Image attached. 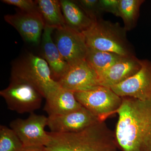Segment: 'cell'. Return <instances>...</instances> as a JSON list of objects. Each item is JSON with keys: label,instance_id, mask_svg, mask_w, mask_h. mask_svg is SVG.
<instances>
[{"label": "cell", "instance_id": "obj_17", "mask_svg": "<svg viewBox=\"0 0 151 151\" xmlns=\"http://www.w3.org/2000/svg\"><path fill=\"white\" fill-rule=\"evenodd\" d=\"M36 2L45 26L56 29L66 25L60 1L37 0Z\"/></svg>", "mask_w": 151, "mask_h": 151}, {"label": "cell", "instance_id": "obj_22", "mask_svg": "<svg viewBox=\"0 0 151 151\" xmlns=\"http://www.w3.org/2000/svg\"><path fill=\"white\" fill-rule=\"evenodd\" d=\"M1 1L5 4L16 6L21 11L26 12H39L36 1L32 0H2Z\"/></svg>", "mask_w": 151, "mask_h": 151}, {"label": "cell", "instance_id": "obj_7", "mask_svg": "<svg viewBox=\"0 0 151 151\" xmlns=\"http://www.w3.org/2000/svg\"><path fill=\"white\" fill-rule=\"evenodd\" d=\"M47 121L46 116L33 113L27 119H17L12 121L10 126L19 138L24 147H46L50 142L48 132L45 130L47 126Z\"/></svg>", "mask_w": 151, "mask_h": 151}, {"label": "cell", "instance_id": "obj_13", "mask_svg": "<svg viewBox=\"0 0 151 151\" xmlns=\"http://www.w3.org/2000/svg\"><path fill=\"white\" fill-rule=\"evenodd\" d=\"M142 65V60L136 56L124 57L98 75L99 85L111 88L134 75Z\"/></svg>", "mask_w": 151, "mask_h": 151}, {"label": "cell", "instance_id": "obj_5", "mask_svg": "<svg viewBox=\"0 0 151 151\" xmlns=\"http://www.w3.org/2000/svg\"><path fill=\"white\" fill-rule=\"evenodd\" d=\"M8 108L19 114L33 113L40 108L43 96L33 85L22 78L11 76L8 86L0 92Z\"/></svg>", "mask_w": 151, "mask_h": 151}, {"label": "cell", "instance_id": "obj_11", "mask_svg": "<svg viewBox=\"0 0 151 151\" xmlns=\"http://www.w3.org/2000/svg\"><path fill=\"white\" fill-rule=\"evenodd\" d=\"M57 82L63 88L74 92L88 91L100 86L98 75L86 60L70 65Z\"/></svg>", "mask_w": 151, "mask_h": 151}, {"label": "cell", "instance_id": "obj_6", "mask_svg": "<svg viewBox=\"0 0 151 151\" xmlns=\"http://www.w3.org/2000/svg\"><path fill=\"white\" fill-rule=\"evenodd\" d=\"M74 94L81 105L101 122L117 113L123 100L111 88L101 86L88 91L74 92Z\"/></svg>", "mask_w": 151, "mask_h": 151}, {"label": "cell", "instance_id": "obj_20", "mask_svg": "<svg viewBox=\"0 0 151 151\" xmlns=\"http://www.w3.org/2000/svg\"><path fill=\"white\" fill-rule=\"evenodd\" d=\"M23 147L13 130L5 126H0V151H20Z\"/></svg>", "mask_w": 151, "mask_h": 151}, {"label": "cell", "instance_id": "obj_4", "mask_svg": "<svg viewBox=\"0 0 151 151\" xmlns=\"http://www.w3.org/2000/svg\"><path fill=\"white\" fill-rule=\"evenodd\" d=\"M11 76L29 82L45 99L60 86L52 78L46 60L32 53H29L15 64L12 69Z\"/></svg>", "mask_w": 151, "mask_h": 151}, {"label": "cell", "instance_id": "obj_15", "mask_svg": "<svg viewBox=\"0 0 151 151\" xmlns=\"http://www.w3.org/2000/svg\"><path fill=\"white\" fill-rule=\"evenodd\" d=\"M45 99L44 110L48 116L64 115L82 107L76 100L74 92L61 86L48 95Z\"/></svg>", "mask_w": 151, "mask_h": 151}, {"label": "cell", "instance_id": "obj_3", "mask_svg": "<svg viewBox=\"0 0 151 151\" xmlns=\"http://www.w3.org/2000/svg\"><path fill=\"white\" fill-rule=\"evenodd\" d=\"M127 31L118 23L101 18L82 33L88 48L113 52L123 57L136 56L127 38Z\"/></svg>", "mask_w": 151, "mask_h": 151}, {"label": "cell", "instance_id": "obj_21", "mask_svg": "<svg viewBox=\"0 0 151 151\" xmlns=\"http://www.w3.org/2000/svg\"><path fill=\"white\" fill-rule=\"evenodd\" d=\"M81 8L94 21L102 18L103 12L99 6V0H79L76 1Z\"/></svg>", "mask_w": 151, "mask_h": 151}, {"label": "cell", "instance_id": "obj_8", "mask_svg": "<svg viewBox=\"0 0 151 151\" xmlns=\"http://www.w3.org/2000/svg\"><path fill=\"white\" fill-rule=\"evenodd\" d=\"M55 30V43L69 65L85 60L88 47L83 34L67 25Z\"/></svg>", "mask_w": 151, "mask_h": 151}, {"label": "cell", "instance_id": "obj_14", "mask_svg": "<svg viewBox=\"0 0 151 151\" xmlns=\"http://www.w3.org/2000/svg\"><path fill=\"white\" fill-rule=\"evenodd\" d=\"M55 30L45 26L42 36V50L43 58L48 63L52 78L58 81L66 73L70 65L61 56L52 39Z\"/></svg>", "mask_w": 151, "mask_h": 151}, {"label": "cell", "instance_id": "obj_1", "mask_svg": "<svg viewBox=\"0 0 151 151\" xmlns=\"http://www.w3.org/2000/svg\"><path fill=\"white\" fill-rule=\"evenodd\" d=\"M115 133L122 151H151V98L123 97Z\"/></svg>", "mask_w": 151, "mask_h": 151}, {"label": "cell", "instance_id": "obj_16", "mask_svg": "<svg viewBox=\"0 0 151 151\" xmlns=\"http://www.w3.org/2000/svg\"><path fill=\"white\" fill-rule=\"evenodd\" d=\"M60 2L66 25L81 33L91 27L94 21L76 1L60 0Z\"/></svg>", "mask_w": 151, "mask_h": 151}, {"label": "cell", "instance_id": "obj_10", "mask_svg": "<svg viewBox=\"0 0 151 151\" xmlns=\"http://www.w3.org/2000/svg\"><path fill=\"white\" fill-rule=\"evenodd\" d=\"M47 127L52 132H78L100 121L89 110L82 106L78 110L64 115L48 116Z\"/></svg>", "mask_w": 151, "mask_h": 151}, {"label": "cell", "instance_id": "obj_24", "mask_svg": "<svg viewBox=\"0 0 151 151\" xmlns=\"http://www.w3.org/2000/svg\"><path fill=\"white\" fill-rule=\"evenodd\" d=\"M20 151H48L46 147L43 146L23 147Z\"/></svg>", "mask_w": 151, "mask_h": 151}, {"label": "cell", "instance_id": "obj_23", "mask_svg": "<svg viewBox=\"0 0 151 151\" xmlns=\"http://www.w3.org/2000/svg\"><path fill=\"white\" fill-rule=\"evenodd\" d=\"M120 0H99V6L103 12H106L119 15V5Z\"/></svg>", "mask_w": 151, "mask_h": 151}, {"label": "cell", "instance_id": "obj_19", "mask_svg": "<svg viewBox=\"0 0 151 151\" xmlns=\"http://www.w3.org/2000/svg\"><path fill=\"white\" fill-rule=\"evenodd\" d=\"M144 0H120L119 15L124 22V28L130 31L137 25L139 16L140 8Z\"/></svg>", "mask_w": 151, "mask_h": 151}, {"label": "cell", "instance_id": "obj_12", "mask_svg": "<svg viewBox=\"0 0 151 151\" xmlns=\"http://www.w3.org/2000/svg\"><path fill=\"white\" fill-rule=\"evenodd\" d=\"M4 20L17 30L25 41L34 44L40 42L45 24L39 12L20 11L5 16Z\"/></svg>", "mask_w": 151, "mask_h": 151}, {"label": "cell", "instance_id": "obj_2", "mask_svg": "<svg viewBox=\"0 0 151 151\" xmlns=\"http://www.w3.org/2000/svg\"><path fill=\"white\" fill-rule=\"evenodd\" d=\"M48 151H118L115 132L105 122H99L74 133L48 132Z\"/></svg>", "mask_w": 151, "mask_h": 151}, {"label": "cell", "instance_id": "obj_18", "mask_svg": "<svg viewBox=\"0 0 151 151\" xmlns=\"http://www.w3.org/2000/svg\"><path fill=\"white\" fill-rule=\"evenodd\" d=\"M124 57L113 52L88 48L85 60L98 75Z\"/></svg>", "mask_w": 151, "mask_h": 151}, {"label": "cell", "instance_id": "obj_9", "mask_svg": "<svg viewBox=\"0 0 151 151\" xmlns=\"http://www.w3.org/2000/svg\"><path fill=\"white\" fill-rule=\"evenodd\" d=\"M142 67L136 74L111 89L121 97H130L141 100L151 98V62L142 60Z\"/></svg>", "mask_w": 151, "mask_h": 151}]
</instances>
